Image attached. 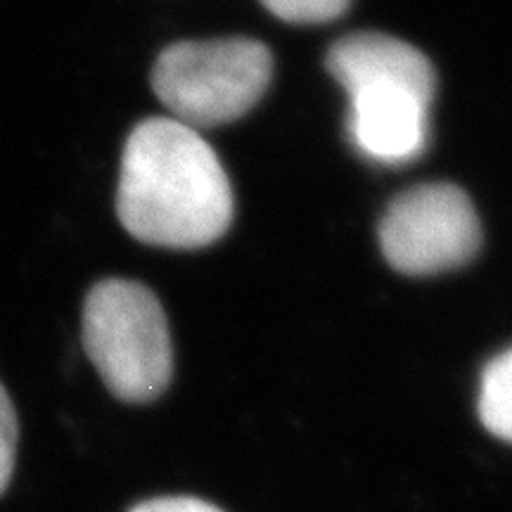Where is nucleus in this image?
<instances>
[{
  "mask_svg": "<svg viewBox=\"0 0 512 512\" xmlns=\"http://www.w3.org/2000/svg\"><path fill=\"white\" fill-rule=\"evenodd\" d=\"M233 188L214 147L171 117L133 128L121 155L117 214L133 238L169 249H200L233 223Z\"/></svg>",
  "mask_w": 512,
  "mask_h": 512,
  "instance_id": "obj_1",
  "label": "nucleus"
},
{
  "mask_svg": "<svg viewBox=\"0 0 512 512\" xmlns=\"http://www.w3.org/2000/svg\"><path fill=\"white\" fill-rule=\"evenodd\" d=\"M325 67L349 93V136L361 155L382 164L422 155L437 93L425 53L401 38L361 31L332 43Z\"/></svg>",
  "mask_w": 512,
  "mask_h": 512,
  "instance_id": "obj_2",
  "label": "nucleus"
},
{
  "mask_svg": "<svg viewBox=\"0 0 512 512\" xmlns=\"http://www.w3.org/2000/svg\"><path fill=\"white\" fill-rule=\"evenodd\" d=\"M83 349L107 389L126 403L159 399L174 375L169 323L136 280H102L83 302Z\"/></svg>",
  "mask_w": 512,
  "mask_h": 512,
  "instance_id": "obj_3",
  "label": "nucleus"
},
{
  "mask_svg": "<svg viewBox=\"0 0 512 512\" xmlns=\"http://www.w3.org/2000/svg\"><path fill=\"white\" fill-rule=\"evenodd\" d=\"M271 76V50L254 38L181 41L157 57L152 88L171 119L197 131L252 112Z\"/></svg>",
  "mask_w": 512,
  "mask_h": 512,
  "instance_id": "obj_4",
  "label": "nucleus"
},
{
  "mask_svg": "<svg viewBox=\"0 0 512 512\" xmlns=\"http://www.w3.org/2000/svg\"><path fill=\"white\" fill-rule=\"evenodd\" d=\"M380 247L394 271L413 278L463 268L482 247L475 204L453 183H422L394 197L380 221Z\"/></svg>",
  "mask_w": 512,
  "mask_h": 512,
  "instance_id": "obj_5",
  "label": "nucleus"
},
{
  "mask_svg": "<svg viewBox=\"0 0 512 512\" xmlns=\"http://www.w3.org/2000/svg\"><path fill=\"white\" fill-rule=\"evenodd\" d=\"M477 408L486 430L512 444V349L484 368Z\"/></svg>",
  "mask_w": 512,
  "mask_h": 512,
  "instance_id": "obj_6",
  "label": "nucleus"
},
{
  "mask_svg": "<svg viewBox=\"0 0 512 512\" xmlns=\"http://www.w3.org/2000/svg\"><path fill=\"white\" fill-rule=\"evenodd\" d=\"M261 5L290 24H328L349 10L351 0H261Z\"/></svg>",
  "mask_w": 512,
  "mask_h": 512,
  "instance_id": "obj_7",
  "label": "nucleus"
},
{
  "mask_svg": "<svg viewBox=\"0 0 512 512\" xmlns=\"http://www.w3.org/2000/svg\"><path fill=\"white\" fill-rule=\"evenodd\" d=\"M17 441H19V422L15 406H12L10 394L0 384V496L8 491L15 475L17 460Z\"/></svg>",
  "mask_w": 512,
  "mask_h": 512,
  "instance_id": "obj_8",
  "label": "nucleus"
},
{
  "mask_svg": "<svg viewBox=\"0 0 512 512\" xmlns=\"http://www.w3.org/2000/svg\"><path fill=\"white\" fill-rule=\"evenodd\" d=\"M131 512H223V510L207 501H200V498L169 496V498H152V501L140 503Z\"/></svg>",
  "mask_w": 512,
  "mask_h": 512,
  "instance_id": "obj_9",
  "label": "nucleus"
}]
</instances>
